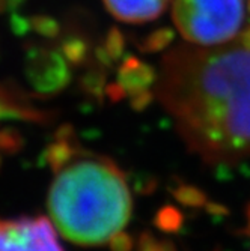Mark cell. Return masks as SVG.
<instances>
[{"label": "cell", "mask_w": 250, "mask_h": 251, "mask_svg": "<svg viewBox=\"0 0 250 251\" xmlns=\"http://www.w3.org/2000/svg\"><path fill=\"white\" fill-rule=\"evenodd\" d=\"M249 230H250V206L247 209V226H246V232H249Z\"/></svg>", "instance_id": "obj_11"}, {"label": "cell", "mask_w": 250, "mask_h": 251, "mask_svg": "<svg viewBox=\"0 0 250 251\" xmlns=\"http://www.w3.org/2000/svg\"><path fill=\"white\" fill-rule=\"evenodd\" d=\"M155 97L205 163L250 158V32L216 47L184 44L169 50Z\"/></svg>", "instance_id": "obj_1"}, {"label": "cell", "mask_w": 250, "mask_h": 251, "mask_svg": "<svg viewBox=\"0 0 250 251\" xmlns=\"http://www.w3.org/2000/svg\"><path fill=\"white\" fill-rule=\"evenodd\" d=\"M0 164H2V156H0Z\"/></svg>", "instance_id": "obj_12"}, {"label": "cell", "mask_w": 250, "mask_h": 251, "mask_svg": "<svg viewBox=\"0 0 250 251\" xmlns=\"http://www.w3.org/2000/svg\"><path fill=\"white\" fill-rule=\"evenodd\" d=\"M21 146H23V139L18 132L11 129L0 131V152L14 153L18 149H21Z\"/></svg>", "instance_id": "obj_9"}, {"label": "cell", "mask_w": 250, "mask_h": 251, "mask_svg": "<svg viewBox=\"0 0 250 251\" xmlns=\"http://www.w3.org/2000/svg\"><path fill=\"white\" fill-rule=\"evenodd\" d=\"M172 18L187 44L216 47L240 36L246 3L244 0H172Z\"/></svg>", "instance_id": "obj_3"}, {"label": "cell", "mask_w": 250, "mask_h": 251, "mask_svg": "<svg viewBox=\"0 0 250 251\" xmlns=\"http://www.w3.org/2000/svg\"><path fill=\"white\" fill-rule=\"evenodd\" d=\"M172 0H103L109 14L127 25H143L160 17Z\"/></svg>", "instance_id": "obj_5"}, {"label": "cell", "mask_w": 250, "mask_h": 251, "mask_svg": "<svg viewBox=\"0 0 250 251\" xmlns=\"http://www.w3.org/2000/svg\"><path fill=\"white\" fill-rule=\"evenodd\" d=\"M175 196L181 203L189 204V206H199V204L205 203L203 194L194 187H189V185H179L175 191Z\"/></svg>", "instance_id": "obj_7"}, {"label": "cell", "mask_w": 250, "mask_h": 251, "mask_svg": "<svg viewBox=\"0 0 250 251\" xmlns=\"http://www.w3.org/2000/svg\"><path fill=\"white\" fill-rule=\"evenodd\" d=\"M53 173L47 206L65 239L95 247L124 230L133 199L127 176L113 159L82 148Z\"/></svg>", "instance_id": "obj_2"}, {"label": "cell", "mask_w": 250, "mask_h": 251, "mask_svg": "<svg viewBox=\"0 0 250 251\" xmlns=\"http://www.w3.org/2000/svg\"><path fill=\"white\" fill-rule=\"evenodd\" d=\"M155 224L160 227L162 230H166V232L176 230L181 224V215L173 208H165L158 212V215L155 218Z\"/></svg>", "instance_id": "obj_6"}, {"label": "cell", "mask_w": 250, "mask_h": 251, "mask_svg": "<svg viewBox=\"0 0 250 251\" xmlns=\"http://www.w3.org/2000/svg\"><path fill=\"white\" fill-rule=\"evenodd\" d=\"M109 242H110L111 251H131V248H133V239L124 230L116 233Z\"/></svg>", "instance_id": "obj_10"}, {"label": "cell", "mask_w": 250, "mask_h": 251, "mask_svg": "<svg viewBox=\"0 0 250 251\" xmlns=\"http://www.w3.org/2000/svg\"><path fill=\"white\" fill-rule=\"evenodd\" d=\"M0 251H63L45 217L0 218Z\"/></svg>", "instance_id": "obj_4"}, {"label": "cell", "mask_w": 250, "mask_h": 251, "mask_svg": "<svg viewBox=\"0 0 250 251\" xmlns=\"http://www.w3.org/2000/svg\"><path fill=\"white\" fill-rule=\"evenodd\" d=\"M138 251H175L166 241H157L149 232H143L138 241Z\"/></svg>", "instance_id": "obj_8"}, {"label": "cell", "mask_w": 250, "mask_h": 251, "mask_svg": "<svg viewBox=\"0 0 250 251\" xmlns=\"http://www.w3.org/2000/svg\"><path fill=\"white\" fill-rule=\"evenodd\" d=\"M247 233H249V235H250V230H249V232H247Z\"/></svg>", "instance_id": "obj_13"}]
</instances>
